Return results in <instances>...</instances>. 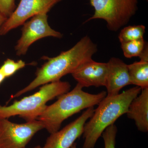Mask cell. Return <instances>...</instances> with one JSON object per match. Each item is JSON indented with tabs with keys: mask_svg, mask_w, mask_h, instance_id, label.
<instances>
[{
	"mask_svg": "<svg viewBox=\"0 0 148 148\" xmlns=\"http://www.w3.org/2000/svg\"><path fill=\"white\" fill-rule=\"evenodd\" d=\"M6 77L2 72L0 70V85L3 82L5 79Z\"/></svg>",
	"mask_w": 148,
	"mask_h": 148,
	"instance_id": "20",
	"label": "cell"
},
{
	"mask_svg": "<svg viewBox=\"0 0 148 148\" xmlns=\"http://www.w3.org/2000/svg\"><path fill=\"white\" fill-rule=\"evenodd\" d=\"M141 90L140 87L135 86L117 95H106L84 125L83 148H94L104 130L127 113L130 104Z\"/></svg>",
	"mask_w": 148,
	"mask_h": 148,
	"instance_id": "2",
	"label": "cell"
},
{
	"mask_svg": "<svg viewBox=\"0 0 148 148\" xmlns=\"http://www.w3.org/2000/svg\"><path fill=\"white\" fill-rule=\"evenodd\" d=\"M6 19L7 18L5 17V16L0 12V28H1L2 25L3 23L4 22V21H5Z\"/></svg>",
	"mask_w": 148,
	"mask_h": 148,
	"instance_id": "19",
	"label": "cell"
},
{
	"mask_svg": "<svg viewBox=\"0 0 148 148\" xmlns=\"http://www.w3.org/2000/svg\"><path fill=\"white\" fill-rule=\"evenodd\" d=\"M117 128L114 124L107 127L102 133L105 148H115Z\"/></svg>",
	"mask_w": 148,
	"mask_h": 148,
	"instance_id": "17",
	"label": "cell"
},
{
	"mask_svg": "<svg viewBox=\"0 0 148 148\" xmlns=\"http://www.w3.org/2000/svg\"><path fill=\"white\" fill-rule=\"evenodd\" d=\"M107 64L108 72L105 86L107 95H117L123 88L131 84L127 65L116 57L111 58Z\"/></svg>",
	"mask_w": 148,
	"mask_h": 148,
	"instance_id": "11",
	"label": "cell"
},
{
	"mask_svg": "<svg viewBox=\"0 0 148 148\" xmlns=\"http://www.w3.org/2000/svg\"><path fill=\"white\" fill-rule=\"evenodd\" d=\"M71 85L67 82H54L42 86L38 92L9 106L0 105V118L18 116L26 122L37 120L48 101L69 91Z\"/></svg>",
	"mask_w": 148,
	"mask_h": 148,
	"instance_id": "4",
	"label": "cell"
},
{
	"mask_svg": "<svg viewBox=\"0 0 148 148\" xmlns=\"http://www.w3.org/2000/svg\"><path fill=\"white\" fill-rule=\"evenodd\" d=\"M145 32V27L144 25L129 26L121 31L119 39L121 43L143 39Z\"/></svg>",
	"mask_w": 148,
	"mask_h": 148,
	"instance_id": "14",
	"label": "cell"
},
{
	"mask_svg": "<svg viewBox=\"0 0 148 148\" xmlns=\"http://www.w3.org/2000/svg\"><path fill=\"white\" fill-rule=\"evenodd\" d=\"M70 148H77L76 143H74L73 145L72 146V147Z\"/></svg>",
	"mask_w": 148,
	"mask_h": 148,
	"instance_id": "21",
	"label": "cell"
},
{
	"mask_svg": "<svg viewBox=\"0 0 148 148\" xmlns=\"http://www.w3.org/2000/svg\"><path fill=\"white\" fill-rule=\"evenodd\" d=\"M140 60L127 65L128 73L131 84L141 89L148 88V47L146 44L139 56Z\"/></svg>",
	"mask_w": 148,
	"mask_h": 148,
	"instance_id": "13",
	"label": "cell"
},
{
	"mask_svg": "<svg viewBox=\"0 0 148 148\" xmlns=\"http://www.w3.org/2000/svg\"><path fill=\"white\" fill-rule=\"evenodd\" d=\"M61 1L20 0L18 6L7 18L0 28V36L5 35L12 29L21 26L35 15L43 12L48 13Z\"/></svg>",
	"mask_w": 148,
	"mask_h": 148,
	"instance_id": "8",
	"label": "cell"
},
{
	"mask_svg": "<svg viewBox=\"0 0 148 148\" xmlns=\"http://www.w3.org/2000/svg\"><path fill=\"white\" fill-rule=\"evenodd\" d=\"M97 51L96 45L88 36H85L69 50L53 58L46 57L47 61L37 69L34 80L12 98L19 97L40 86L60 81L62 77L72 74L81 65L92 59Z\"/></svg>",
	"mask_w": 148,
	"mask_h": 148,
	"instance_id": "1",
	"label": "cell"
},
{
	"mask_svg": "<svg viewBox=\"0 0 148 148\" xmlns=\"http://www.w3.org/2000/svg\"><path fill=\"white\" fill-rule=\"evenodd\" d=\"M94 107L86 109L79 117L60 130L50 134L42 148H70L83 135L84 127L92 116Z\"/></svg>",
	"mask_w": 148,
	"mask_h": 148,
	"instance_id": "9",
	"label": "cell"
},
{
	"mask_svg": "<svg viewBox=\"0 0 148 148\" xmlns=\"http://www.w3.org/2000/svg\"><path fill=\"white\" fill-rule=\"evenodd\" d=\"M108 72L107 63L96 62L91 59L81 65L71 74L83 88L98 87L106 86Z\"/></svg>",
	"mask_w": 148,
	"mask_h": 148,
	"instance_id": "10",
	"label": "cell"
},
{
	"mask_svg": "<svg viewBox=\"0 0 148 148\" xmlns=\"http://www.w3.org/2000/svg\"><path fill=\"white\" fill-rule=\"evenodd\" d=\"M127 117L133 120L138 130L148 131V88L141 92L130 104L127 112Z\"/></svg>",
	"mask_w": 148,
	"mask_h": 148,
	"instance_id": "12",
	"label": "cell"
},
{
	"mask_svg": "<svg viewBox=\"0 0 148 148\" xmlns=\"http://www.w3.org/2000/svg\"><path fill=\"white\" fill-rule=\"evenodd\" d=\"M16 8L15 0H0V12L6 18L10 16Z\"/></svg>",
	"mask_w": 148,
	"mask_h": 148,
	"instance_id": "18",
	"label": "cell"
},
{
	"mask_svg": "<svg viewBox=\"0 0 148 148\" xmlns=\"http://www.w3.org/2000/svg\"><path fill=\"white\" fill-rule=\"evenodd\" d=\"M32 148H42V147H41L40 146L38 145V146H36V147H33Z\"/></svg>",
	"mask_w": 148,
	"mask_h": 148,
	"instance_id": "22",
	"label": "cell"
},
{
	"mask_svg": "<svg viewBox=\"0 0 148 148\" xmlns=\"http://www.w3.org/2000/svg\"><path fill=\"white\" fill-rule=\"evenodd\" d=\"M147 43L144 39L121 43L122 50L126 58L139 57L145 49Z\"/></svg>",
	"mask_w": 148,
	"mask_h": 148,
	"instance_id": "15",
	"label": "cell"
},
{
	"mask_svg": "<svg viewBox=\"0 0 148 148\" xmlns=\"http://www.w3.org/2000/svg\"><path fill=\"white\" fill-rule=\"evenodd\" d=\"M146 1H148V0H146Z\"/></svg>",
	"mask_w": 148,
	"mask_h": 148,
	"instance_id": "23",
	"label": "cell"
},
{
	"mask_svg": "<svg viewBox=\"0 0 148 148\" xmlns=\"http://www.w3.org/2000/svg\"><path fill=\"white\" fill-rule=\"evenodd\" d=\"M22 25L21 36L14 48L18 56L25 55L30 46L38 40L48 37L61 38L63 36L49 26L47 12L35 15Z\"/></svg>",
	"mask_w": 148,
	"mask_h": 148,
	"instance_id": "7",
	"label": "cell"
},
{
	"mask_svg": "<svg viewBox=\"0 0 148 148\" xmlns=\"http://www.w3.org/2000/svg\"><path fill=\"white\" fill-rule=\"evenodd\" d=\"M83 88L77 84L73 90L58 96L53 104L47 106L37 119L43 125L44 129L50 134L58 131L65 120L84 109L98 105L107 95L105 91L90 94L85 92Z\"/></svg>",
	"mask_w": 148,
	"mask_h": 148,
	"instance_id": "3",
	"label": "cell"
},
{
	"mask_svg": "<svg viewBox=\"0 0 148 148\" xmlns=\"http://www.w3.org/2000/svg\"><path fill=\"white\" fill-rule=\"evenodd\" d=\"M25 66L26 63L22 60L15 61L12 59L8 58L0 67V70L6 78L13 75Z\"/></svg>",
	"mask_w": 148,
	"mask_h": 148,
	"instance_id": "16",
	"label": "cell"
},
{
	"mask_svg": "<svg viewBox=\"0 0 148 148\" xmlns=\"http://www.w3.org/2000/svg\"><path fill=\"white\" fill-rule=\"evenodd\" d=\"M44 126L38 120L18 124L0 118V148H24Z\"/></svg>",
	"mask_w": 148,
	"mask_h": 148,
	"instance_id": "6",
	"label": "cell"
},
{
	"mask_svg": "<svg viewBox=\"0 0 148 148\" xmlns=\"http://www.w3.org/2000/svg\"><path fill=\"white\" fill-rule=\"evenodd\" d=\"M94 13L86 21L103 19L108 29L116 32L127 24L138 9V0H89Z\"/></svg>",
	"mask_w": 148,
	"mask_h": 148,
	"instance_id": "5",
	"label": "cell"
}]
</instances>
